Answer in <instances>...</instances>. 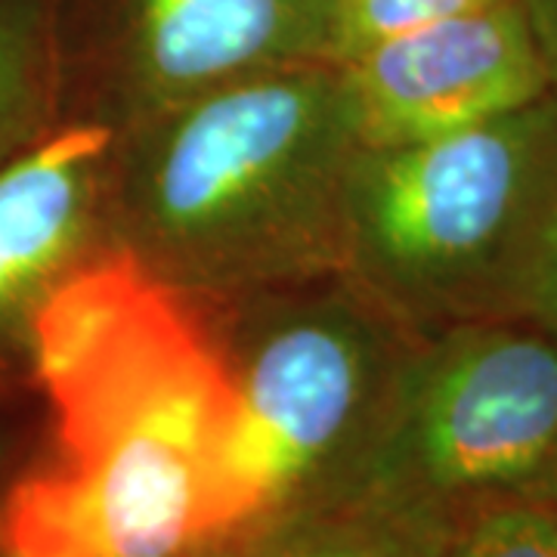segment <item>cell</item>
I'll list each match as a JSON object with an SVG mask.
<instances>
[{"instance_id": "6da1fadb", "label": "cell", "mask_w": 557, "mask_h": 557, "mask_svg": "<svg viewBox=\"0 0 557 557\" xmlns=\"http://www.w3.org/2000/svg\"><path fill=\"white\" fill-rule=\"evenodd\" d=\"M359 152L341 62L267 69L119 131L106 230L193 300L344 273Z\"/></svg>"}, {"instance_id": "5bb4252c", "label": "cell", "mask_w": 557, "mask_h": 557, "mask_svg": "<svg viewBox=\"0 0 557 557\" xmlns=\"http://www.w3.org/2000/svg\"><path fill=\"white\" fill-rule=\"evenodd\" d=\"M527 7V16L536 28L539 44L557 35V0H520Z\"/></svg>"}, {"instance_id": "8992f818", "label": "cell", "mask_w": 557, "mask_h": 557, "mask_svg": "<svg viewBox=\"0 0 557 557\" xmlns=\"http://www.w3.org/2000/svg\"><path fill=\"white\" fill-rule=\"evenodd\" d=\"M335 0H60L62 102L124 131L230 81L332 60Z\"/></svg>"}, {"instance_id": "30bf717a", "label": "cell", "mask_w": 557, "mask_h": 557, "mask_svg": "<svg viewBox=\"0 0 557 557\" xmlns=\"http://www.w3.org/2000/svg\"><path fill=\"white\" fill-rule=\"evenodd\" d=\"M446 539L350 498L295 523L258 557H437Z\"/></svg>"}, {"instance_id": "4fadbf2b", "label": "cell", "mask_w": 557, "mask_h": 557, "mask_svg": "<svg viewBox=\"0 0 557 557\" xmlns=\"http://www.w3.org/2000/svg\"><path fill=\"white\" fill-rule=\"evenodd\" d=\"M518 307L557 341V199L539 226L527 270L520 278Z\"/></svg>"}, {"instance_id": "5b68a950", "label": "cell", "mask_w": 557, "mask_h": 557, "mask_svg": "<svg viewBox=\"0 0 557 557\" xmlns=\"http://www.w3.org/2000/svg\"><path fill=\"white\" fill-rule=\"evenodd\" d=\"M263 523L236 443L131 416L53 418L0 496V557H193Z\"/></svg>"}, {"instance_id": "277c9868", "label": "cell", "mask_w": 557, "mask_h": 557, "mask_svg": "<svg viewBox=\"0 0 557 557\" xmlns=\"http://www.w3.org/2000/svg\"><path fill=\"white\" fill-rule=\"evenodd\" d=\"M196 304L239 384L242 468L263 518L335 468L338 496L416 354L409 325L347 273Z\"/></svg>"}, {"instance_id": "9c48e42d", "label": "cell", "mask_w": 557, "mask_h": 557, "mask_svg": "<svg viewBox=\"0 0 557 557\" xmlns=\"http://www.w3.org/2000/svg\"><path fill=\"white\" fill-rule=\"evenodd\" d=\"M60 0H0V168L62 121Z\"/></svg>"}, {"instance_id": "52a82bcc", "label": "cell", "mask_w": 557, "mask_h": 557, "mask_svg": "<svg viewBox=\"0 0 557 557\" xmlns=\"http://www.w3.org/2000/svg\"><path fill=\"white\" fill-rule=\"evenodd\" d=\"M362 149H397L548 97L552 62L520 0L418 28L341 62Z\"/></svg>"}, {"instance_id": "7a4b0ae2", "label": "cell", "mask_w": 557, "mask_h": 557, "mask_svg": "<svg viewBox=\"0 0 557 557\" xmlns=\"http://www.w3.org/2000/svg\"><path fill=\"white\" fill-rule=\"evenodd\" d=\"M557 199V106L397 149H362L347 189L344 273L409 329L518 307Z\"/></svg>"}, {"instance_id": "8fae6325", "label": "cell", "mask_w": 557, "mask_h": 557, "mask_svg": "<svg viewBox=\"0 0 557 557\" xmlns=\"http://www.w3.org/2000/svg\"><path fill=\"white\" fill-rule=\"evenodd\" d=\"M498 0H335L332 60L350 62L384 40L486 10Z\"/></svg>"}, {"instance_id": "ba28073f", "label": "cell", "mask_w": 557, "mask_h": 557, "mask_svg": "<svg viewBox=\"0 0 557 557\" xmlns=\"http://www.w3.org/2000/svg\"><path fill=\"white\" fill-rule=\"evenodd\" d=\"M115 139L106 121L62 119L0 168V338L28 332L50 288L112 242L106 193Z\"/></svg>"}, {"instance_id": "3957f363", "label": "cell", "mask_w": 557, "mask_h": 557, "mask_svg": "<svg viewBox=\"0 0 557 557\" xmlns=\"http://www.w3.org/2000/svg\"><path fill=\"white\" fill-rule=\"evenodd\" d=\"M557 496V341L502 322L416 350L338 498L440 539L508 502Z\"/></svg>"}, {"instance_id": "7c38bea8", "label": "cell", "mask_w": 557, "mask_h": 557, "mask_svg": "<svg viewBox=\"0 0 557 557\" xmlns=\"http://www.w3.org/2000/svg\"><path fill=\"white\" fill-rule=\"evenodd\" d=\"M437 557H557V511L508 502L465 523Z\"/></svg>"}, {"instance_id": "9a60e30c", "label": "cell", "mask_w": 557, "mask_h": 557, "mask_svg": "<svg viewBox=\"0 0 557 557\" xmlns=\"http://www.w3.org/2000/svg\"><path fill=\"white\" fill-rule=\"evenodd\" d=\"M555 502H557V496H555Z\"/></svg>"}]
</instances>
